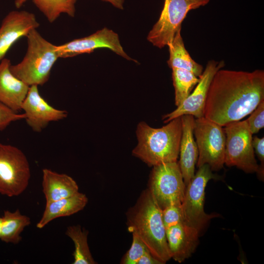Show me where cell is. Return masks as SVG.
I'll return each mask as SVG.
<instances>
[{
  "label": "cell",
  "instance_id": "484cf974",
  "mask_svg": "<svg viewBox=\"0 0 264 264\" xmlns=\"http://www.w3.org/2000/svg\"><path fill=\"white\" fill-rule=\"evenodd\" d=\"M162 219L165 229L184 222L182 203H175L162 210Z\"/></svg>",
  "mask_w": 264,
  "mask_h": 264
},
{
  "label": "cell",
  "instance_id": "1f68e13d",
  "mask_svg": "<svg viewBox=\"0 0 264 264\" xmlns=\"http://www.w3.org/2000/svg\"><path fill=\"white\" fill-rule=\"evenodd\" d=\"M28 0H15V5L17 8H20Z\"/></svg>",
  "mask_w": 264,
  "mask_h": 264
},
{
  "label": "cell",
  "instance_id": "3957f363",
  "mask_svg": "<svg viewBox=\"0 0 264 264\" xmlns=\"http://www.w3.org/2000/svg\"><path fill=\"white\" fill-rule=\"evenodd\" d=\"M164 126L154 128L145 122L136 128L138 140L132 154L150 166L177 161L182 134L181 116L174 118Z\"/></svg>",
  "mask_w": 264,
  "mask_h": 264
},
{
  "label": "cell",
  "instance_id": "603a6c76",
  "mask_svg": "<svg viewBox=\"0 0 264 264\" xmlns=\"http://www.w3.org/2000/svg\"><path fill=\"white\" fill-rule=\"evenodd\" d=\"M172 69L175 105L177 107L190 94L199 82V78L185 69L176 68Z\"/></svg>",
  "mask_w": 264,
  "mask_h": 264
},
{
  "label": "cell",
  "instance_id": "52a82bcc",
  "mask_svg": "<svg viewBox=\"0 0 264 264\" xmlns=\"http://www.w3.org/2000/svg\"><path fill=\"white\" fill-rule=\"evenodd\" d=\"M222 127L204 116L195 119L193 133L198 149V168L208 164L212 171H217L223 167L225 134Z\"/></svg>",
  "mask_w": 264,
  "mask_h": 264
},
{
  "label": "cell",
  "instance_id": "4dcf8cb0",
  "mask_svg": "<svg viewBox=\"0 0 264 264\" xmlns=\"http://www.w3.org/2000/svg\"><path fill=\"white\" fill-rule=\"evenodd\" d=\"M105 1L109 2L114 7L120 9H123V4L124 0H102Z\"/></svg>",
  "mask_w": 264,
  "mask_h": 264
},
{
  "label": "cell",
  "instance_id": "d6986e66",
  "mask_svg": "<svg viewBox=\"0 0 264 264\" xmlns=\"http://www.w3.org/2000/svg\"><path fill=\"white\" fill-rule=\"evenodd\" d=\"M88 201L86 195L78 192L70 197L46 202L42 216L36 224L37 228L42 229L56 219L69 216L81 211Z\"/></svg>",
  "mask_w": 264,
  "mask_h": 264
},
{
  "label": "cell",
  "instance_id": "d6a6232c",
  "mask_svg": "<svg viewBox=\"0 0 264 264\" xmlns=\"http://www.w3.org/2000/svg\"><path fill=\"white\" fill-rule=\"evenodd\" d=\"M1 225H2V217H0V233H1Z\"/></svg>",
  "mask_w": 264,
  "mask_h": 264
},
{
  "label": "cell",
  "instance_id": "7a4b0ae2",
  "mask_svg": "<svg viewBox=\"0 0 264 264\" xmlns=\"http://www.w3.org/2000/svg\"><path fill=\"white\" fill-rule=\"evenodd\" d=\"M127 220L129 231L138 236L156 259L164 264L171 258L162 210L149 189L128 211Z\"/></svg>",
  "mask_w": 264,
  "mask_h": 264
},
{
  "label": "cell",
  "instance_id": "d4e9b609",
  "mask_svg": "<svg viewBox=\"0 0 264 264\" xmlns=\"http://www.w3.org/2000/svg\"><path fill=\"white\" fill-rule=\"evenodd\" d=\"M132 242L129 250L125 254L121 261L123 264H137L141 257L149 251L144 242L135 233L132 232Z\"/></svg>",
  "mask_w": 264,
  "mask_h": 264
},
{
  "label": "cell",
  "instance_id": "9c48e42d",
  "mask_svg": "<svg viewBox=\"0 0 264 264\" xmlns=\"http://www.w3.org/2000/svg\"><path fill=\"white\" fill-rule=\"evenodd\" d=\"M149 190L161 209L175 203H182L186 185L177 161L153 166Z\"/></svg>",
  "mask_w": 264,
  "mask_h": 264
},
{
  "label": "cell",
  "instance_id": "7c38bea8",
  "mask_svg": "<svg viewBox=\"0 0 264 264\" xmlns=\"http://www.w3.org/2000/svg\"><path fill=\"white\" fill-rule=\"evenodd\" d=\"M225 66L221 60H210L203 69L199 80L188 97L172 112L163 116L164 123L183 115H191L196 118L204 116V110L208 89L216 73Z\"/></svg>",
  "mask_w": 264,
  "mask_h": 264
},
{
  "label": "cell",
  "instance_id": "6da1fadb",
  "mask_svg": "<svg viewBox=\"0 0 264 264\" xmlns=\"http://www.w3.org/2000/svg\"><path fill=\"white\" fill-rule=\"evenodd\" d=\"M264 101V71L219 70L210 83L204 117L224 127L250 114Z\"/></svg>",
  "mask_w": 264,
  "mask_h": 264
},
{
  "label": "cell",
  "instance_id": "f546056e",
  "mask_svg": "<svg viewBox=\"0 0 264 264\" xmlns=\"http://www.w3.org/2000/svg\"><path fill=\"white\" fill-rule=\"evenodd\" d=\"M137 264H163L156 259L150 252H145L139 259Z\"/></svg>",
  "mask_w": 264,
  "mask_h": 264
},
{
  "label": "cell",
  "instance_id": "5b68a950",
  "mask_svg": "<svg viewBox=\"0 0 264 264\" xmlns=\"http://www.w3.org/2000/svg\"><path fill=\"white\" fill-rule=\"evenodd\" d=\"M31 177L28 160L18 148L0 143V194L18 196L27 188Z\"/></svg>",
  "mask_w": 264,
  "mask_h": 264
},
{
  "label": "cell",
  "instance_id": "2e32d148",
  "mask_svg": "<svg viewBox=\"0 0 264 264\" xmlns=\"http://www.w3.org/2000/svg\"><path fill=\"white\" fill-rule=\"evenodd\" d=\"M11 65L5 58L0 62V102L18 112L22 110L29 86L12 73Z\"/></svg>",
  "mask_w": 264,
  "mask_h": 264
},
{
  "label": "cell",
  "instance_id": "cb8c5ba5",
  "mask_svg": "<svg viewBox=\"0 0 264 264\" xmlns=\"http://www.w3.org/2000/svg\"><path fill=\"white\" fill-rule=\"evenodd\" d=\"M34 4L49 22H53L62 13L73 17L77 0H33Z\"/></svg>",
  "mask_w": 264,
  "mask_h": 264
},
{
  "label": "cell",
  "instance_id": "8fae6325",
  "mask_svg": "<svg viewBox=\"0 0 264 264\" xmlns=\"http://www.w3.org/2000/svg\"><path fill=\"white\" fill-rule=\"evenodd\" d=\"M100 48H109L128 60H133L124 51L118 34L106 27L88 36L57 45L59 56L61 58L90 53Z\"/></svg>",
  "mask_w": 264,
  "mask_h": 264
},
{
  "label": "cell",
  "instance_id": "f1b7e54d",
  "mask_svg": "<svg viewBox=\"0 0 264 264\" xmlns=\"http://www.w3.org/2000/svg\"><path fill=\"white\" fill-rule=\"evenodd\" d=\"M252 146L254 153L260 161L257 172L260 179L263 180L264 176V137L259 138L257 136L252 137Z\"/></svg>",
  "mask_w": 264,
  "mask_h": 264
},
{
  "label": "cell",
  "instance_id": "ac0fdd59",
  "mask_svg": "<svg viewBox=\"0 0 264 264\" xmlns=\"http://www.w3.org/2000/svg\"><path fill=\"white\" fill-rule=\"evenodd\" d=\"M42 172V185L46 202L67 198L79 192L76 182L68 175L47 168Z\"/></svg>",
  "mask_w": 264,
  "mask_h": 264
},
{
  "label": "cell",
  "instance_id": "44dd1931",
  "mask_svg": "<svg viewBox=\"0 0 264 264\" xmlns=\"http://www.w3.org/2000/svg\"><path fill=\"white\" fill-rule=\"evenodd\" d=\"M30 223V218L22 214L19 209L14 212L4 211L2 217L0 240L6 243H19L22 240L21 233Z\"/></svg>",
  "mask_w": 264,
  "mask_h": 264
},
{
  "label": "cell",
  "instance_id": "9a60e30c",
  "mask_svg": "<svg viewBox=\"0 0 264 264\" xmlns=\"http://www.w3.org/2000/svg\"><path fill=\"white\" fill-rule=\"evenodd\" d=\"M199 231L184 222L166 229V236L171 258L182 263L189 258L198 243Z\"/></svg>",
  "mask_w": 264,
  "mask_h": 264
},
{
  "label": "cell",
  "instance_id": "ffe728a7",
  "mask_svg": "<svg viewBox=\"0 0 264 264\" xmlns=\"http://www.w3.org/2000/svg\"><path fill=\"white\" fill-rule=\"evenodd\" d=\"M170 56L167 61L169 67L185 69L199 77L203 71L202 66L196 62L185 48L181 35V28L176 31L172 42L168 45Z\"/></svg>",
  "mask_w": 264,
  "mask_h": 264
},
{
  "label": "cell",
  "instance_id": "4316f807",
  "mask_svg": "<svg viewBox=\"0 0 264 264\" xmlns=\"http://www.w3.org/2000/svg\"><path fill=\"white\" fill-rule=\"evenodd\" d=\"M252 134L258 133L264 127V101L261 102L245 120Z\"/></svg>",
  "mask_w": 264,
  "mask_h": 264
},
{
  "label": "cell",
  "instance_id": "4fadbf2b",
  "mask_svg": "<svg viewBox=\"0 0 264 264\" xmlns=\"http://www.w3.org/2000/svg\"><path fill=\"white\" fill-rule=\"evenodd\" d=\"M21 110L24 111L27 125L35 132H41L51 122L62 120L67 112L51 106L40 95L38 86L29 87Z\"/></svg>",
  "mask_w": 264,
  "mask_h": 264
},
{
  "label": "cell",
  "instance_id": "30bf717a",
  "mask_svg": "<svg viewBox=\"0 0 264 264\" xmlns=\"http://www.w3.org/2000/svg\"><path fill=\"white\" fill-rule=\"evenodd\" d=\"M193 178L186 186L182 207L184 222L199 232L216 214H208L204 210L205 190L208 182L217 176L208 164L198 168Z\"/></svg>",
  "mask_w": 264,
  "mask_h": 264
},
{
  "label": "cell",
  "instance_id": "ba28073f",
  "mask_svg": "<svg viewBox=\"0 0 264 264\" xmlns=\"http://www.w3.org/2000/svg\"><path fill=\"white\" fill-rule=\"evenodd\" d=\"M210 0H165L157 22L149 32L147 40L159 48L173 41L188 13L207 4Z\"/></svg>",
  "mask_w": 264,
  "mask_h": 264
},
{
  "label": "cell",
  "instance_id": "e0dca14e",
  "mask_svg": "<svg viewBox=\"0 0 264 264\" xmlns=\"http://www.w3.org/2000/svg\"><path fill=\"white\" fill-rule=\"evenodd\" d=\"M182 134L179 147L178 164L186 186L195 174V165L198 157V149L194 137L195 118L191 115L181 116Z\"/></svg>",
  "mask_w": 264,
  "mask_h": 264
},
{
  "label": "cell",
  "instance_id": "8992f818",
  "mask_svg": "<svg viewBox=\"0 0 264 264\" xmlns=\"http://www.w3.org/2000/svg\"><path fill=\"white\" fill-rule=\"evenodd\" d=\"M224 127V164L236 166L246 173H257L259 165L252 146L253 134L246 121L231 122Z\"/></svg>",
  "mask_w": 264,
  "mask_h": 264
},
{
  "label": "cell",
  "instance_id": "7402d4cb",
  "mask_svg": "<svg viewBox=\"0 0 264 264\" xmlns=\"http://www.w3.org/2000/svg\"><path fill=\"white\" fill-rule=\"evenodd\" d=\"M88 232L79 225L67 227L66 235L70 238L74 244L73 253V264H95L88 243Z\"/></svg>",
  "mask_w": 264,
  "mask_h": 264
},
{
  "label": "cell",
  "instance_id": "5bb4252c",
  "mask_svg": "<svg viewBox=\"0 0 264 264\" xmlns=\"http://www.w3.org/2000/svg\"><path fill=\"white\" fill-rule=\"evenodd\" d=\"M39 25L35 15L29 12L12 11L7 14L0 25V62L15 42Z\"/></svg>",
  "mask_w": 264,
  "mask_h": 264
},
{
  "label": "cell",
  "instance_id": "277c9868",
  "mask_svg": "<svg viewBox=\"0 0 264 264\" xmlns=\"http://www.w3.org/2000/svg\"><path fill=\"white\" fill-rule=\"evenodd\" d=\"M27 49L23 59L11 65L12 73L28 86H42L49 79L51 69L59 58L57 45L32 30L26 37Z\"/></svg>",
  "mask_w": 264,
  "mask_h": 264
},
{
  "label": "cell",
  "instance_id": "83f0119b",
  "mask_svg": "<svg viewBox=\"0 0 264 264\" xmlns=\"http://www.w3.org/2000/svg\"><path fill=\"white\" fill-rule=\"evenodd\" d=\"M24 119L23 113H19L0 102V132L5 129L12 122Z\"/></svg>",
  "mask_w": 264,
  "mask_h": 264
}]
</instances>
